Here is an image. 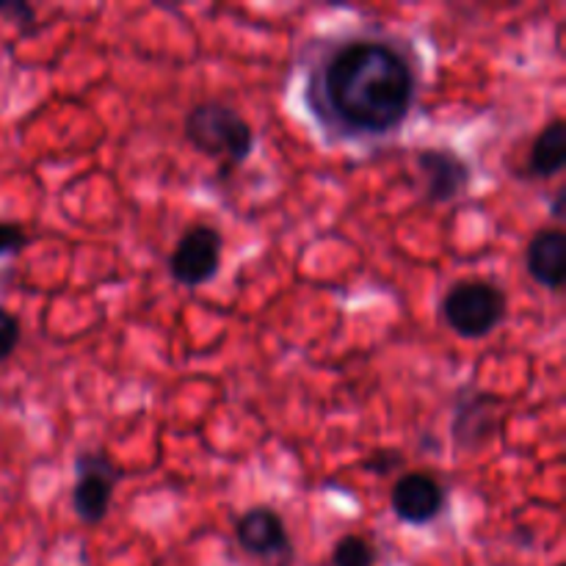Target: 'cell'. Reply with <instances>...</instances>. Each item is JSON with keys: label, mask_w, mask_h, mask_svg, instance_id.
Segmentation results:
<instances>
[{"label": "cell", "mask_w": 566, "mask_h": 566, "mask_svg": "<svg viewBox=\"0 0 566 566\" xmlns=\"http://www.w3.org/2000/svg\"><path fill=\"white\" fill-rule=\"evenodd\" d=\"M566 166V125L564 119L547 122L536 136L534 147H531L528 171L539 180H551V177L562 175Z\"/></svg>", "instance_id": "cell-11"}, {"label": "cell", "mask_w": 566, "mask_h": 566, "mask_svg": "<svg viewBox=\"0 0 566 566\" xmlns=\"http://www.w3.org/2000/svg\"><path fill=\"white\" fill-rule=\"evenodd\" d=\"M556 566H566V564H564V562H562V564H556Z\"/></svg>", "instance_id": "cell-18"}, {"label": "cell", "mask_w": 566, "mask_h": 566, "mask_svg": "<svg viewBox=\"0 0 566 566\" xmlns=\"http://www.w3.org/2000/svg\"><path fill=\"white\" fill-rule=\"evenodd\" d=\"M442 318L453 335L481 340L506 318V293L484 280L457 282L442 298Z\"/></svg>", "instance_id": "cell-3"}, {"label": "cell", "mask_w": 566, "mask_h": 566, "mask_svg": "<svg viewBox=\"0 0 566 566\" xmlns=\"http://www.w3.org/2000/svg\"><path fill=\"white\" fill-rule=\"evenodd\" d=\"M221 252H224V238L216 227L193 224L182 232L175 252L169 258V274L182 287H202L219 274Z\"/></svg>", "instance_id": "cell-5"}, {"label": "cell", "mask_w": 566, "mask_h": 566, "mask_svg": "<svg viewBox=\"0 0 566 566\" xmlns=\"http://www.w3.org/2000/svg\"><path fill=\"white\" fill-rule=\"evenodd\" d=\"M20 335V318L11 315L6 307H0V363H6V359L17 352Z\"/></svg>", "instance_id": "cell-13"}, {"label": "cell", "mask_w": 566, "mask_h": 566, "mask_svg": "<svg viewBox=\"0 0 566 566\" xmlns=\"http://www.w3.org/2000/svg\"><path fill=\"white\" fill-rule=\"evenodd\" d=\"M182 133L197 153L227 160L230 166L247 164L249 155L254 153L252 125L232 105L219 99H205L188 108Z\"/></svg>", "instance_id": "cell-2"}, {"label": "cell", "mask_w": 566, "mask_h": 566, "mask_svg": "<svg viewBox=\"0 0 566 566\" xmlns=\"http://www.w3.org/2000/svg\"><path fill=\"white\" fill-rule=\"evenodd\" d=\"M418 169L426 182V199L434 205L453 202L473 182V169L468 160L446 147L418 149Z\"/></svg>", "instance_id": "cell-8"}, {"label": "cell", "mask_w": 566, "mask_h": 566, "mask_svg": "<svg viewBox=\"0 0 566 566\" xmlns=\"http://www.w3.org/2000/svg\"><path fill=\"white\" fill-rule=\"evenodd\" d=\"M403 464V457L398 451H379L374 453V457H368L363 462V470H368V473H376V475H387L390 470L401 468Z\"/></svg>", "instance_id": "cell-15"}, {"label": "cell", "mask_w": 566, "mask_h": 566, "mask_svg": "<svg viewBox=\"0 0 566 566\" xmlns=\"http://www.w3.org/2000/svg\"><path fill=\"white\" fill-rule=\"evenodd\" d=\"M446 486L434 475L420 473V470L403 473L390 492L392 514L401 523L415 525V528H423V525L434 523L446 512Z\"/></svg>", "instance_id": "cell-6"}, {"label": "cell", "mask_w": 566, "mask_h": 566, "mask_svg": "<svg viewBox=\"0 0 566 566\" xmlns=\"http://www.w3.org/2000/svg\"><path fill=\"white\" fill-rule=\"evenodd\" d=\"M108 451H81L75 457V484H72V512L83 525H99L111 512L116 484L122 481Z\"/></svg>", "instance_id": "cell-4"}, {"label": "cell", "mask_w": 566, "mask_h": 566, "mask_svg": "<svg viewBox=\"0 0 566 566\" xmlns=\"http://www.w3.org/2000/svg\"><path fill=\"white\" fill-rule=\"evenodd\" d=\"M525 269L539 287L562 291L566 276V238L558 227H545L525 249Z\"/></svg>", "instance_id": "cell-10"}, {"label": "cell", "mask_w": 566, "mask_h": 566, "mask_svg": "<svg viewBox=\"0 0 566 566\" xmlns=\"http://www.w3.org/2000/svg\"><path fill=\"white\" fill-rule=\"evenodd\" d=\"M31 243L28 232L20 224H9V221H0V258L6 254H17Z\"/></svg>", "instance_id": "cell-14"}, {"label": "cell", "mask_w": 566, "mask_h": 566, "mask_svg": "<svg viewBox=\"0 0 566 566\" xmlns=\"http://www.w3.org/2000/svg\"><path fill=\"white\" fill-rule=\"evenodd\" d=\"M235 539L243 553L263 562H291L293 542L285 520L269 506H254L235 520Z\"/></svg>", "instance_id": "cell-7"}, {"label": "cell", "mask_w": 566, "mask_h": 566, "mask_svg": "<svg viewBox=\"0 0 566 566\" xmlns=\"http://www.w3.org/2000/svg\"><path fill=\"white\" fill-rule=\"evenodd\" d=\"M376 564H379V553H376V547L359 534L340 536L335 551H332V566H376Z\"/></svg>", "instance_id": "cell-12"}, {"label": "cell", "mask_w": 566, "mask_h": 566, "mask_svg": "<svg viewBox=\"0 0 566 566\" xmlns=\"http://www.w3.org/2000/svg\"><path fill=\"white\" fill-rule=\"evenodd\" d=\"M497 407H501V398H497L495 392H459L457 412H453L451 426L453 442H457L462 451H473V448L484 446V442L497 431Z\"/></svg>", "instance_id": "cell-9"}, {"label": "cell", "mask_w": 566, "mask_h": 566, "mask_svg": "<svg viewBox=\"0 0 566 566\" xmlns=\"http://www.w3.org/2000/svg\"><path fill=\"white\" fill-rule=\"evenodd\" d=\"M418 103V64L403 39L357 31L326 39L307 66L304 105L329 136L390 138Z\"/></svg>", "instance_id": "cell-1"}, {"label": "cell", "mask_w": 566, "mask_h": 566, "mask_svg": "<svg viewBox=\"0 0 566 566\" xmlns=\"http://www.w3.org/2000/svg\"><path fill=\"white\" fill-rule=\"evenodd\" d=\"M564 188H558L556 191V197H553V216H556V219H562L564 216Z\"/></svg>", "instance_id": "cell-16"}, {"label": "cell", "mask_w": 566, "mask_h": 566, "mask_svg": "<svg viewBox=\"0 0 566 566\" xmlns=\"http://www.w3.org/2000/svg\"><path fill=\"white\" fill-rule=\"evenodd\" d=\"M9 9H11V0H0V14H9Z\"/></svg>", "instance_id": "cell-17"}]
</instances>
